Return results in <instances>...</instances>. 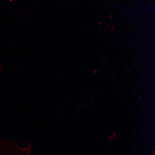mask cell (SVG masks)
I'll use <instances>...</instances> for the list:
<instances>
[{
    "label": "cell",
    "mask_w": 155,
    "mask_h": 155,
    "mask_svg": "<svg viewBox=\"0 0 155 155\" xmlns=\"http://www.w3.org/2000/svg\"><path fill=\"white\" fill-rule=\"evenodd\" d=\"M33 148L30 141L22 146L14 140L0 137V155H33Z\"/></svg>",
    "instance_id": "6da1fadb"
}]
</instances>
